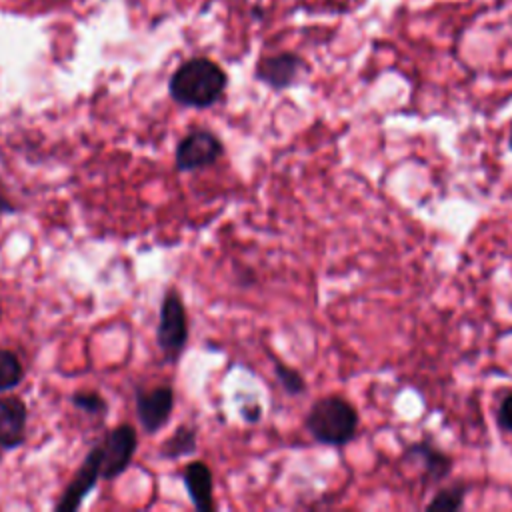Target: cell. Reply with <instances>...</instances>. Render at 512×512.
<instances>
[{
    "instance_id": "8",
    "label": "cell",
    "mask_w": 512,
    "mask_h": 512,
    "mask_svg": "<svg viewBox=\"0 0 512 512\" xmlns=\"http://www.w3.org/2000/svg\"><path fill=\"white\" fill-rule=\"evenodd\" d=\"M28 408L16 396L0 398V448L12 450L26 440Z\"/></svg>"
},
{
    "instance_id": "13",
    "label": "cell",
    "mask_w": 512,
    "mask_h": 512,
    "mask_svg": "<svg viewBox=\"0 0 512 512\" xmlns=\"http://www.w3.org/2000/svg\"><path fill=\"white\" fill-rule=\"evenodd\" d=\"M22 378L24 368L20 358L10 350L0 348V392L16 388L22 382Z\"/></svg>"
},
{
    "instance_id": "7",
    "label": "cell",
    "mask_w": 512,
    "mask_h": 512,
    "mask_svg": "<svg viewBox=\"0 0 512 512\" xmlns=\"http://www.w3.org/2000/svg\"><path fill=\"white\" fill-rule=\"evenodd\" d=\"M98 478H100V454H98V448L94 446L86 454L84 462L76 470L74 478L70 480L62 498L56 502L54 510L56 512H74L82 504V500L88 496V492L96 486Z\"/></svg>"
},
{
    "instance_id": "1",
    "label": "cell",
    "mask_w": 512,
    "mask_h": 512,
    "mask_svg": "<svg viewBox=\"0 0 512 512\" xmlns=\"http://www.w3.org/2000/svg\"><path fill=\"white\" fill-rule=\"evenodd\" d=\"M226 88L224 70L208 58L184 62L170 78V96L188 108L212 106Z\"/></svg>"
},
{
    "instance_id": "18",
    "label": "cell",
    "mask_w": 512,
    "mask_h": 512,
    "mask_svg": "<svg viewBox=\"0 0 512 512\" xmlns=\"http://www.w3.org/2000/svg\"><path fill=\"white\" fill-rule=\"evenodd\" d=\"M8 212H14V208H12V204L6 200V196L2 194V188H0V216H2V214H8Z\"/></svg>"
},
{
    "instance_id": "4",
    "label": "cell",
    "mask_w": 512,
    "mask_h": 512,
    "mask_svg": "<svg viewBox=\"0 0 512 512\" xmlns=\"http://www.w3.org/2000/svg\"><path fill=\"white\" fill-rule=\"evenodd\" d=\"M136 444V430L130 424L114 426L96 446L100 454V476L104 480H114L116 476H120L130 466Z\"/></svg>"
},
{
    "instance_id": "12",
    "label": "cell",
    "mask_w": 512,
    "mask_h": 512,
    "mask_svg": "<svg viewBox=\"0 0 512 512\" xmlns=\"http://www.w3.org/2000/svg\"><path fill=\"white\" fill-rule=\"evenodd\" d=\"M196 450V432L190 426H178L174 434L162 444L160 454L164 458H180Z\"/></svg>"
},
{
    "instance_id": "2",
    "label": "cell",
    "mask_w": 512,
    "mask_h": 512,
    "mask_svg": "<svg viewBox=\"0 0 512 512\" xmlns=\"http://www.w3.org/2000/svg\"><path fill=\"white\" fill-rule=\"evenodd\" d=\"M306 430L324 446H346L358 432V410L342 396H324L316 400L306 414Z\"/></svg>"
},
{
    "instance_id": "16",
    "label": "cell",
    "mask_w": 512,
    "mask_h": 512,
    "mask_svg": "<svg viewBox=\"0 0 512 512\" xmlns=\"http://www.w3.org/2000/svg\"><path fill=\"white\" fill-rule=\"evenodd\" d=\"M70 400H72V404H74L76 408H80L82 412H88V414H92V416L106 414V410H108L106 400H104L100 394H96V392L82 390V392L72 394Z\"/></svg>"
},
{
    "instance_id": "9",
    "label": "cell",
    "mask_w": 512,
    "mask_h": 512,
    "mask_svg": "<svg viewBox=\"0 0 512 512\" xmlns=\"http://www.w3.org/2000/svg\"><path fill=\"white\" fill-rule=\"evenodd\" d=\"M306 68L304 60L296 54H278V56H268L258 62L256 76L266 82L268 86L282 90L288 88L296 82L300 72Z\"/></svg>"
},
{
    "instance_id": "11",
    "label": "cell",
    "mask_w": 512,
    "mask_h": 512,
    "mask_svg": "<svg viewBox=\"0 0 512 512\" xmlns=\"http://www.w3.org/2000/svg\"><path fill=\"white\" fill-rule=\"evenodd\" d=\"M184 486L188 490V496L196 510L200 512H212L214 510V498H212V470L196 460L190 462L184 468Z\"/></svg>"
},
{
    "instance_id": "3",
    "label": "cell",
    "mask_w": 512,
    "mask_h": 512,
    "mask_svg": "<svg viewBox=\"0 0 512 512\" xmlns=\"http://www.w3.org/2000/svg\"><path fill=\"white\" fill-rule=\"evenodd\" d=\"M156 342L168 360H176L188 342V318L182 298L176 290H168L162 298Z\"/></svg>"
},
{
    "instance_id": "10",
    "label": "cell",
    "mask_w": 512,
    "mask_h": 512,
    "mask_svg": "<svg viewBox=\"0 0 512 512\" xmlns=\"http://www.w3.org/2000/svg\"><path fill=\"white\" fill-rule=\"evenodd\" d=\"M402 460H418L428 482H438L452 472V458L430 442H414L404 450Z\"/></svg>"
},
{
    "instance_id": "19",
    "label": "cell",
    "mask_w": 512,
    "mask_h": 512,
    "mask_svg": "<svg viewBox=\"0 0 512 512\" xmlns=\"http://www.w3.org/2000/svg\"><path fill=\"white\" fill-rule=\"evenodd\" d=\"M510 150H512V126H510Z\"/></svg>"
},
{
    "instance_id": "15",
    "label": "cell",
    "mask_w": 512,
    "mask_h": 512,
    "mask_svg": "<svg viewBox=\"0 0 512 512\" xmlns=\"http://www.w3.org/2000/svg\"><path fill=\"white\" fill-rule=\"evenodd\" d=\"M274 372H276L282 388L288 394L294 396V394H302L306 390V382H304V378H302V374L298 370H294V368H290V366H286L282 362H276Z\"/></svg>"
},
{
    "instance_id": "6",
    "label": "cell",
    "mask_w": 512,
    "mask_h": 512,
    "mask_svg": "<svg viewBox=\"0 0 512 512\" xmlns=\"http://www.w3.org/2000/svg\"><path fill=\"white\" fill-rule=\"evenodd\" d=\"M174 410V390L170 386L136 390V412L146 432H158Z\"/></svg>"
},
{
    "instance_id": "14",
    "label": "cell",
    "mask_w": 512,
    "mask_h": 512,
    "mask_svg": "<svg viewBox=\"0 0 512 512\" xmlns=\"http://www.w3.org/2000/svg\"><path fill=\"white\" fill-rule=\"evenodd\" d=\"M466 486L462 482L458 484H452V486H446V488H440L432 500L426 504V510L432 512V510H460L462 504H464V496H466Z\"/></svg>"
},
{
    "instance_id": "17",
    "label": "cell",
    "mask_w": 512,
    "mask_h": 512,
    "mask_svg": "<svg viewBox=\"0 0 512 512\" xmlns=\"http://www.w3.org/2000/svg\"><path fill=\"white\" fill-rule=\"evenodd\" d=\"M496 424L504 432H512V392L500 402L496 410Z\"/></svg>"
},
{
    "instance_id": "5",
    "label": "cell",
    "mask_w": 512,
    "mask_h": 512,
    "mask_svg": "<svg viewBox=\"0 0 512 512\" xmlns=\"http://www.w3.org/2000/svg\"><path fill=\"white\" fill-rule=\"evenodd\" d=\"M224 154L220 138L208 130H194L184 136L176 148V168L180 172H194L214 164Z\"/></svg>"
}]
</instances>
